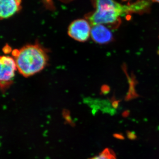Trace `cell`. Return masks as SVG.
<instances>
[{"label": "cell", "instance_id": "6", "mask_svg": "<svg viewBox=\"0 0 159 159\" xmlns=\"http://www.w3.org/2000/svg\"><path fill=\"white\" fill-rule=\"evenodd\" d=\"M21 8V0H0V20L11 17Z\"/></svg>", "mask_w": 159, "mask_h": 159}, {"label": "cell", "instance_id": "2", "mask_svg": "<svg viewBox=\"0 0 159 159\" xmlns=\"http://www.w3.org/2000/svg\"><path fill=\"white\" fill-rule=\"evenodd\" d=\"M95 10L86 15V19L92 26L104 25L110 29H116L120 25L121 17L133 7L122 6L115 0H92Z\"/></svg>", "mask_w": 159, "mask_h": 159}, {"label": "cell", "instance_id": "9", "mask_svg": "<svg viewBox=\"0 0 159 159\" xmlns=\"http://www.w3.org/2000/svg\"><path fill=\"white\" fill-rule=\"evenodd\" d=\"M152 1L154 2H155L159 3V0H152Z\"/></svg>", "mask_w": 159, "mask_h": 159}, {"label": "cell", "instance_id": "8", "mask_svg": "<svg viewBox=\"0 0 159 159\" xmlns=\"http://www.w3.org/2000/svg\"><path fill=\"white\" fill-rule=\"evenodd\" d=\"M61 2H70L71 1H73V0H60Z\"/></svg>", "mask_w": 159, "mask_h": 159}, {"label": "cell", "instance_id": "4", "mask_svg": "<svg viewBox=\"0 0 159 159\" xmlns=\"http://www.w3.org/2000/svg\"><path fill=\"white\" fill-rule=\"evenodd\" d=\"M90 25L86 19L75 20L69 26L68 34L70 37L77 41L85 42L91 36Z\"/></svg>", "mask_w": 159, "mask_h": 159}, {"label": "cell", "instance_id": "5", "mask_svg": "<svg viewBox=\"0 0 159 159\" xmlns=\"http://www.w3.org/2000/svg\"><path fill=\"white\" fill-rule=\"evenodd\" d=\"M91 36L95 42L100 44L110 43L113 39V36L110 29L102 25L92 26Z\"/></svg>", "mask_w": 159, "mask_h": 159}, {"label": "cell", "instance_id": "3", "mask_svg": "<svg viewBox=\"0 0 159 159\" xmlns=\"http://www.w3.org/2000/svg\"><path fill=\"white\" fill-rule=\"evenodd\" d=\"M17 70L15 61L8 55H0V90L5 92L14 81Z\"/></svg>", "mask_w": 159, "mask_h": 159}, {"label": "cell", "instance_id": "7", "mask_svg": "<svg viewBox=\"0 0 159 159\" xmlns=\"http://www.w3.org/2000/svg\"><path fill=\"white\" fill-rule=\"evenodd\" d=\"M89 159H116L113 152L109 148H106L99 154Z\"/></svg>", "mask_w": 159, "mask_h": 159}, {"label": "cell", "instance_id": "1", "mask_svg": "<svg viewBox=\"0 0 159 159\" xmlns=\"http://www.w3.org/2000/svg\"><path fill=\"white\" fill-rule=\"evenodd\" d=\"M11 54L17 70L25 77L39 73L44 69L48 61L46 49L38 43L27 45L20 49L13 50Z\"/></svg>", "mask_w": 159, "mask_h": 159}]
</instances>
